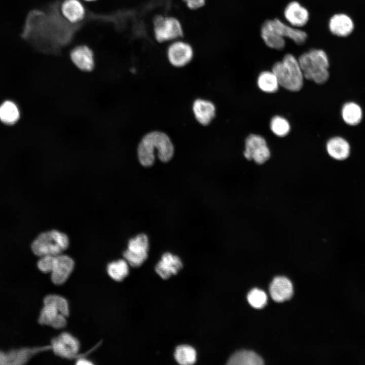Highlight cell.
Listing matches in <instances>:
<instances>
[{
	"label": "cell",
	"instance_id": "f546056e",
	"mask_svg": "<svg viewBox=\"0 0 365 365\" xmlns=\"http://www.w3.org/2000/svg\"><path fill=\"white\" fill-rule=\"evenodd\" d=\"M44 304L53 306L66 317L69 315V308L68 302L62 296L57 295H48L44 299Z\"/></svg>",
	"mask_w": 365,
	"mask_h": 365
},
{
	"label": "cell",
	"instance_id": "ffe728a7",
	"mask_svg": "<svg viewBox=\"0 0 365 365\" xmlns=\"http://www.w3.org/2000/svg\"><path fill=\"white\" fill-rule=\"evenodd\" d=\"M193 110L196 120L203 125H208L215 115V107L210 101L201 99L195 100Z\"/></svg>",
	"mask_w": 365,
	"mask_h": 365
},
{
	"label": "cell",
	"instance_id": "cb8c5ba5",
	"mask_svg": "<svg viewBox=\"0 0 365 365\" xmlns=\"http://www.w3.org/2000/svg\"><path fill=\"white\" fill-rule=\"evenodd\" d=\"M342 116L346 124L351 126H355L361 121L362 110L356 103L347 102L342 107Z\"/></svg>",
	"mask_w": 365,
	"mask_h": 365
},
{
	"label": "cell",
	"instance_id": "83f0119b",
	"mask_svg": "<svg viewBox=\"0 0 365 365\" xmlns=\"http://www.w3.org/2000/svg\"><path fill=\"white\" fill-rule=\"evenodd\" d=\"M174 357L178 363L190 365L194 364L196 360V352L195 349L190 346L181 345L176 347Z\"/></svg>",
	"mask_w": 365,
	"mask_h": 365
},
{
	"label": "cell",
	"instance_id": "30bf717a",
	"mask_svg": "<svg viewBox=\"0 0 365 365\" xmlns=\"http://www.w3.org/2000/svg\"><path fill=\"white\" fill-rule=\"evenodd\" d=\"M51 349L50 345L13 350L8 352L0 351V365H18L25 363L34 355Z\"/></svg>",
	"mask_w": 365,
	"mask_h": 365
},
{
	"label": "cell",
	"instance_id": "7c38bea8",
	"mask_svg": "<svg viewBox=\"0 0 365 365\" xmlns=\"http://www.w3.org/2000/svg\"><path fill=\"white\" fill-rule=\"evenodd\" d=\"M283 15L288 24L299 28L306 25L310 17L308 10L295 1L287 4Z\"/></svg>",
	"mask_w": 365,
	"mask_h": 365
},
{
	"label": "cell",
	"instance_id": "d4e9b609",
	"mask_svg": "<svg viewBox=\"0 0 365 365\" xmlns=\"http://www.w3.org/2000/svg\"><path fill=\"white\" fill-rule=\"evenodd\" d=\"M257 84L260 90L268 93L276 92L280 86L276 76L272 71L262 72L258 78Z\"/></svg>",
	"mask_w": 365,
	"mask_h": 365
},
{
	"label": "cell",
	"instance_id": "8992f818",
	"mask_svg": "<svg viewBox=\"0 0 365 365\" xmlns=\"http://www.w3.org/2000/svg\"><path fill=\"white\" fill-rule=\"evenodd\" d=\"M50 346L53 352L60 357L69 359L79 357L80 342L69 333L64 332L53 338Z\"/></svg>",
	"mask_w": 365,
	"mask_h": 365
},
{
	"label": "cell",
	"instance_id": "5bb4252c",
	"mask_svg": "<svg viewBox=\"0 0 365 365\" xmlns=\"http://www.w3.org/2000/svg\"><path fill=\"white\" fill-rule=\"evenodd\" d=\"M70 58L74 64L80 70L91 71L94 66L93 53L85 45L78 46L70 52Z\"/></svg>",
	"mask_w": 365,
	"mask_h": 365
},
{
	"label": "cell",
	"instance_id": "3957f363",
	"mask_svg": "<svg viewBox=\"0 0 365 365\" xmlns=\"http://www.w3.org/2000/svg\"><path fill=\"white\" fill-rule=\"evenodd\" d=\"M271 71L276 76L279 85L284 89L296 92L303 87V72L298 59L293 54H285L282 60L273 64Z\"/></svg>",
	"mask_w": 365,
	"mask_h": 365
},
{
	"label": "cell",
	"instance_id": "484cf974",
	"mask_svg": "<svg viewBox=\"0 0 365 365\" xmlns=\"http://www.w3.org/2000/svg\"><path fill=\"white\" fill-rule=\"evenodd\" d=\"M20 117L17 106L11 101H6L0 106V120L7 125L15 123Z\"/></svg>",
	"mask_w": 365,
	"mask_h": 365
},
{
	"label": "cell",
	"instance_id": "ac0fdd59",
	"mask_svg": "<svg viewBox=\"0 0 365 365\" xmlns=\"http://www.w3.org/2000/svg\"><path fill=\"white\" fill-rule=\"evenodd\" d=\"M182 267V264L179 257L167 252L162 256L161 261L156 266L155 270L161 278L166 279L176 274Z\"/></svg>",
	"mask_w": 365,
	"mask_h": 365
},
{
	"label": "cell",
	"instance_id": "9c48e42d",
	"mask_svg": "<svg viewBox=\"0 0 365 365\" xmlns=\"http://www.w3.org/2000/svg\"><path fill=\"white\" fill-rule=\"evenodd\" d=\"M170 63L175 67H182L188 64L193 57V50L189 43L180 40L173 41L167 49Z\"/></svg>",
	"mask_w": 365,
	"mask_h": 365
},
{
	"label": "cell",
	"instance_id": "7a4b0ae2",
	"mask_svg": "<svg viewBox=\"0 0 365 365\" xmlns=\"http://www.w3.org/2000/svg\"><path fill=\"white\" fill-rule=\"evenodd\" d=\"M305 79L318 84L325 83L329 78V60L322 49H311L298 58Z\"/></svg>",
	"mask_w": 365,
	"mask_h": 365
},
{
	"label": "cell",
	"instance_id": "1f68e13d",
	"mask_svg": "<svg viewBox=\"0 0 365 365\" xmlns=\"http://www.w3.org/2000/svg\"><path fill=\"white\" fill-rule=\"evenodd\" d=\"M54 256L41 257L38 261L37 266L39 270L45 273H51L53 266Z\"/></svg>",
	"mask_w": 365,
	"mask_h": 365
},
{
	"label": "cell",
	"instance_id": "2e32d148",
	"mask_svg": "<svg viewBox=\"0 0 365 365\" xmlns=\"http://www.w3.org/2000/svg\"><path fill=\"white\" fill-rule=\"evenodd\" d=\"M261 36L265 45L269 48L280 51L285 45V39L281 36L274 28L271 19L265 20L260 30Z\"/></svg>",
	"mask_w": 365,
	"mask_h": 365
},
{
	"label": "cell",
	"instance_id": "5b68a950",
	"mask_svg": "<svg viewBox=\"0 0 365 365\" xmlns=\"http://www.w3.org/2000/svg\"><path fill=\"white\" fill-rule=\"evenodd\" d=\"M154 36L160 43L177 40L183 36L179 20L172 16H156L153 21Z\"/></svg>",
	"mask_w": 365,
	"mask_h": 365
},
{
	"label": "cell",
	"instance_id": "8fae6325",
	"mask_svg": "<svg viewBox=\"0 0 365 365\" xmlns=\"http://www.w3.org/2000/svg\"><path fill=\"white\" fill-rule=\"evenodd\" d=\"M74 260L69 256L60 254L54 256L51 278L56 285L63 284L68 278L74 268Z\"/></svg>",
	"mask_w": 365,
	"mask_h": 365
},
{
	"label": "cell",
	"instance_id": "e575fe53",
	"mask_svg": "<svg viewBox=\"0 0 365 365\" xmlns=\"http://www.w3.org/2000/svg\"><path fill=\"white\" fill-rule=\"evenodd\" d=\"M85 1H95V0H85Z\"/></svg>",
	"mask_w": 365,
	"mask_h": 365
},
{
	"label": "cell",
	"instance_id": "603a6c76",
	"mask_svg": "<svg viewBox=\"0 0 365 365\" xmlns=\"http://www.w3.org/2000/svg\"><path fill=\"white\" fill-rule=\"evenodd\" d=\"M263 360L256 353L248 350H241L235 353L228 360L230 365H262Z\"/></svg>",
	"mask_w": 365,
	"mask_h": 365
},
{
	"label": "cell",
	"instance_id": "52a82bcc",
	"mask_svg": "<svg viewBox=\"0 0 365 365\" xmlns=\"http://www.w3.org/2000/svg\"><path fill=\"white\" fill-rule=\"evenodd\" d=\"M148 249V238L145 234H140L129 240L123 257L132 267H139L147 259Z\"/></svg>",
	"mask_w": 365,
	"mask_h": 365
},
{
	"label": "cell",
	"instance_id": "ba28073f",
	"mask_svg": "<svg viewBox=\"0 0 365 365\" xmlns=\"http://www.w3.org/2000/svg\"><path fill=\"white\" fill-rule=\"evenodd\" d=\"M270 151L265 138L258 134H250L245 141L244 156L258 164H262L270 157Z\"/></svg>",
	"mask_w": 365,
	"mask_h": 365
},
{
	"label": "cell",
	"instance_id": "e0dca14e",
	"mask_svg": "<svg viewBox=\"0 0 365 365\" xmlns=\"http://www.w3.org/2000/svg\"><path fill=\"white\" fill-rule=\"evenodd\" d=\"M270 294L273 300L282 302L289 299L293 294V287L290 281L286 277H275L270 285Z\"/></svg>",
	"mask_w": 365,
	"mask_h": 365
},
{
	"label": "cell",
	"instance_id": "d6986e66",
	"mask_svg": "<svg viewBox=\"0 0 365 365\" xmlns=\"http://www.w3.org/2000/svg\"><path fill=\"white\" fill-rule=\"evenodd\" d=\"M328 28L334 35L345 37L353 31L354 23L349 16L343 13L336 14L330 19Z\"/></svg>",
	"mask_w": 365,
	"mask_h": 365
},
{
	"label": "cell",
	"instance_id": "44dd1931",
	"mask_svg": "<svg viewBox=\"0 0 365 365\" xmlns=\"http://www.w3.org/2000/svg\"><path fill=\"white\" fill-rule=\"evenodd\" d=\"M326 149L330 157L337 160H344L350 155V145L346 139L341 137L336 136L330 139L327 142Z\"/></svg>",
	"mask_w": 365,
	"mask_h": 365
},
{
	"label": "cell",
	"instance_id": "4fadbf2b",
	"mask_svg": "<svg viewBox=\"0 0 365 365\" xmlns=\"http://www.w3.org/2000/svg\"><path fill=\"white\" fill-rule=\"evenodd\" d=\"M272 25L277 33L284 38H288L298 45H303L307 41V33L299 28L285 23L275 18L271 19Z\"/></svg>",
	"mask_w": 365,
	"mask_h": 365
},
{
	"label": "cell",
	"instance_id": "4dcf8cb0",
	"mask_svg": "<svg viewBox=\"0 0 365 365\" xmlns=\"http://www.w3.org/2000/svg\"><path fill=\"white\" fill-rule=\"evenodd\" d=\"M247 300L252 307L261 309L266 305L267 297L264 291L258 288H253L248 293Z\"/></svg>",
	"mask_w": 365,
	"mask_h": 365
},
{
	"label": "cell",
	"instance_id": "836d02e7",
	"mask_svg": "<svg viewBox=\"0 0 365 365\" xmlns=\"http://www.w3.org/2000/svg\"><path fill=\"white\" fill-rule=\"evenodd\" d=\"M76 364L79 365H90L92 364L93 362L85 358L79 357L77 358Z\"/></svg>",
	"mask_w": 365,
	"mask_h": 365
},
{
	"label": "cell",
	"instance_id": "6da1fadb",
	"mask_svg": "<svg viewBox=\"0 0 365 365\" xmlns=\"http://www.w3.org/2000/svg\"><path fill=\"white\" fill-rule=\"evenodd\" d=\"M155 150L163 162L170 160L174 154L173 144L167 134L157 131L151 132L143 137L137 148L138 160L142 166L150 167L153 164Z\"/></svg>",
	"mask_w": 365,
	"mask_h": 365
},
{
	"label": "cell",
	"instance_id": "9a60e30c",
	"mask_svg": "<svg viewBox=\"0 0 365 365\" xmlns=\"http://www.w3.org/2000/svg\"><path fill=\"white\" fill-rule=\"evenodd\" d=\"M66 316L62 314L53 306L44 304L39 317L41 324L50 326L56 329L64 327L66 325Z\"/></svg>",
	"mask_w": 365,
	"mask_h": 365
},
{
	"label": "cell",
	"instance_id": "d6a6232c",
	"mask_svg": "<svg viewBox=\"0 0 365 365\" xmlns=\"http://www.w3.org/2000/svg\"><path fill=\"white\" fill-rule=\"evenodd\" d=\"M191 10H197L204 6L206 0H182Z\"/></svg>",
	"mask_w": 365,
	"mask_h": 365
},
{
	"label": "cell",
	"instance_id": "4316f807",
	"mask_svg": "<svg viewBox=\"0 0 365 365\" xmlns=\"http://www.w3.org/2000/svg\"><path fill=\"white\" fill-rule=\"evenodd\" d=\"M106 270L112 279L117 281H121L128 275V264L125 260L113 261L107 265Z\"/></svg>",
	"mask_w": 365,
	"mask_h": 365
},
{
	"label": "cell",
	"instance_id": "277c9868",
	"mask_svg": "<svg viewBox=\"0 0 365 365\" xmlns=\"http://www.w3.org/2000/svg\"><path fill=\"white\" fill-rule=\"evenodd\" d=\"M69 245L67 235L57 230L40 234L32 242L31 248L36 256H55L61 254Z\"/></svg>",
	"mask_w": 365,
	"mask_h": 365
},
{
	"label": "cell",
	"instance_id": "7402d4cb",
	"mask_svg": "<svg viewBox=\"0 0 365 365\" xmlns=\"http://www.w3.org/2000/svg\"><path fill=\"white\" fill-rule=\"evenodd\" d=\"M64 16L70 22L76 23L83 19L85 9L79 0H65L61 6Z\"/></svg>",
	"mask_w": 365,
	"mask_h": 365
},
{
	"label": "cell",
	"instance_id": "f1b7e54d",
	"mask_svg": "<svg viewBox=\"0 0 365 365\" xmlns=\"http://www.w3.org/2000/svg\"><path fill=\"white\" fill-rule=\"evenodd\" d=\"M270 127L272 132L278 137L286 136L290 129L288 121L280 116H275L272 118Z\"/></svg>",
	"mask_w": 365,
	"mask_h": 365
}]
</instances>
